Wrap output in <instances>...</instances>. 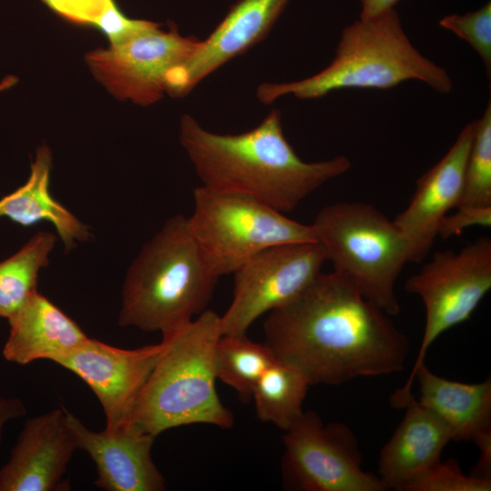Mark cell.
<instances>
[{"label":"cell","mask_w":491,"mask_h":491,"mask_svg":"<svg viewBox=\"0 0 491 491\" xmlns=\"http://www.w3.org/2000/svg\"><path fill=\"white\" fill-rule=\"evenodd\" d=\"M267 314L264 343L310 386L400 372L410 349L388 315L334 271Z\"/></svg>","instance_id":"cell-1"},{"label":"cell","mask_w":491,"mask_h":491,"mask_svg":"<svg viewBox=\"0 0 491 491\" xmlns=\"http://www.w3.org/2000/svg\"><path fill=\"white\" fill-rule=\"evenodd\" d=\"M179 139L202 185L253 197L284 214L352 165L343 155L302 160L287 141L276 109L240 134L213 133L184 115Z\"/></svg>","instance_id":"cell-2"},{"label":"cell","mask_w":491,"mask_h":491,"mask_svg":"<svg viewBox=\"0 0 491 491\" xmlns=\"http://www.w3.org/2000/svg\"><path fill=\"white\" fill-rule=\"evenodd\" d=\"M218 278L187 216H171L126 272L118 323L162 336L171 334L206 310Z\"/></svg>","instance_id":"cell-3"},{"label":"cell","mask_w":491,"mask_h":491,"mask_svg":"<svg viewBox=\"0 0 491 491\" xmlns=\"http://www.w3.org/2000/svg\"><path fill=\"white\" fill-rule=\"evenodd\" d=\"M221 316L205 310L163 336V352L145 383L128 425L156 437L186 425L230 428L233 414L215 389V350L222 336Z\"/></svg>","instance_id":"cell-4"},{"label":"cell","mask_w":491,"mask_h":491,"mask_svg":"<svg viewBox=\"0 0 491 491\" xmlns=\"http://www.w3.org/2000/svg\"><path fill=\"white\" fill-rule=\"evenodd\" d=\"M406 80L421 81L441 94L453 89L446 70L412 45L393 8L346 26L334 59L317 74L289 83L260 84L256 96L267 105L287 95L317 99L339 89H387Z\"/></svg>","instance_id":"cell-5"},{"label":"cell","mask_w":491,"mask_h":491,"mask_svg":"<svg viewBox=\"0 0 491 491\" xmlns=\"http://www.w3.org/2000/svg\"><path fill=\"white\" fill-rule=\"evenodd\" d=\"M311 225L333 271L386 314L397 315L396 284L409 246L394 221L370 204L347 201L323 207Z\"/></svg>","instance_id":"cell-6"},{"label":"cell","mask_w":491,"mask_h":491,"mask_svg":"<svg viewBox=\"0 0 491 491\" xmlns=\"http://www.w3.org/2000/svg\"><path fill=\"white\" fill-rule=\"evenodd\" d=\"M193 201L187 217L191 233L219 277L268 247L316 242L312 225L245 195L201 185L194 189Z\"/></svg>","instance_id":"cell-7"},{"label":"cell","mask_w":491,"mask_h":491,"mask_svg":"<svg viewBox=\"0 0 491 491\" xmlns=\"http://www.w3.org/2000/svg\"><path fill=\"white\" fill-rule=\"evenodd\" d=\"M491 288V239L480 236L460 250L436 251L410 276L406 292L418 296L426 309L420 347L406 383L390 397L395 408H404L413 396L416 369L425 362L434 341L447 329L470 318Z\"/></svg>","instance_id":"cell-8"},{"label":"cell","mask_w":491,"mask_h":491,"mask_svg":"<svg viewBox=\"0 0 491 491\" xmlns=\"http://www.w3.org/2000/svg\"><path fill=\"white\" fill-rule=\"evenodd\" d=\"M200 40L182 35L175 25L162 30L142 19L130 32L85 56L91 72L118 99L146 106L169 94L176 72Z\"/></svg>","instance_id":"cell-9"},{"label":"cell","mask_w":491,"mask_h":491,"mask_svg":"<svg viewBox=\"0 0 491 491\" xmlns=\"http://www.w3.org/2000/svg\"><path fill=\"white\" fill-rule=\"evenodd\" d=\"M284 432L282 475L290 489L386 490L378 476L362 468L356 436L346 425H325L316 413L307 411Z\"/></svg>","instance_id":"cell-10"},{"label":"cell","mask_w":491,"mask_h":491,"mask_svg":"<svg viewBox=\"0 0 491 491\" xmlns=\"http://www.w3.org/2000/svg\"><path fill=\"white\" fill-rule=\"evenodd\" d=\"M326 261L317 242L277 245L249 258L233 273V299L220 317L222 335L246 334L259 316L296 296Z\"/></svg>","instance_id":"cell-11"},{"label":"cell","mask_w":491,"mask_h":491,"mask_svg":"<svg viewBox=\"0 0 491 491\" xmlns=\"http://www.w3.org/2000/svg\"><path fill=\"white\" fill-rule=\"evenodd\" d=\"M164 349V343L118 348L88 337L55 363L80 377L97 396L109 431L126 426L137 397Z\"/></svg>","instance_id":"cell-12"},{"label":"cell","mask_w":491,"mask_h":491,"mask_svg":"<svg viewBox=\"0 0 491 491\" xmlns=\"http://www.w3.org/2000/svg\"><path fill=\"white\" fill-rule=\"evenodd\" d=\"M475 122L467 124L446 154L416 181L407 206L393 220L409 246V263L430 252L443 218L459 205Z\"/></svg>","instance_id":"cell-13"},{"label":"cell","mask_w":491,"mask_h":491,"mask_svg":"<svg viewBox=\"0 0 491 491\" xmlns=\"http://www.w3.org/2000/svg\"><path fill=\"white\" fill-rule=\"evenodd\" d=\"M77 444L56 408L27 419L8 461L0 467V491L64 490L63 476Z\"/></svg>","instance_id":"cell-14"},{"label":"cell","mask_w":491,"mask_h":491,"mask_svg":"<svg viewBox=\"0 0 491 491\" xmlns=\"http://www.w3.org/2000/svg\"><path fill=\"white\" fill-rule=\"evenodd\" d=\"M288 1L237 0L176 72L169 95H186L209 75L262 41Z\"/></svg>","instance_id":"cell-15"},{"label":"cell","mask_w":491,"mask_h":491,"mask_svg":"<svg viewBox=\"0 0 491 491\" xmlns=\"http://www.w3.org/2000/svg\"><path fill=\"white\" fill-rule=\"evenodd\" d=\"M77 448L85 450L97 469L95 485L107 491H162L165 477L151 456L155 437L131 426L115 431L88 429L66 410Z\"/></svg>","instance_id":"cell-16"},{"label":"cell","mask_w":491,"mask_h":491,"mask_svg":"<svg viewBox=\"0 0 491 491\" xmlns=\"http://www.w3.org/2000/svg\"><path fill=\"white\" fill-rule=\"evenodd\" d=\"M405 408L404 419L379 456L378 476L386 490L404 491L441 460L443 449L453 441L449 427L414 396Z\"/></svg>","instance_id":"cell-17"},{"label":"cell","mask_w":491,"mask_h":491,"mask_svg":"<svg viewBox=\"0 0 491 491\" xmlns=\"http://www.w3.org/2000/svg\"><path fill=\"white\" fill-rule=\"evenodd\" d=\"M417 400L451 430L453 441L473 440L481 455L491 454V379L466 384L431 372L425 362L416 369Z\"/></svg>","instance_id":"cell-18"},{"label":"cell","mask_w":491,"mask_h":491,"mask_svg":"<svg viewBox=\"0 0 491 491\" xmlns=\"http://www.w3.org/2000/svg\"><path fill=\"white\" fill-rule=\"evenodd\" d=\"M8 323L9 335L2 353L5 360L18 365L38 359L55 362L88 339L71 317L38 291Z\"/></svg>","instance_id":"cell-19"},{"label":"cell","mask_w":491,"mask_h":491,"mask_svg":"<svg viewBox=\"0 0 491 491\" xmlns=\"http://www.w3.org/2000/svg\"><path fill=\"white\" fill-rule=\"evenodd\" d=\"M52 154L48 146L36 151L25 184L0 199V217H7L24 226L48 221L55 227L66 251L76 242L86 241L88 227L56 201L49 191Z\"/></svg>","instance_id":"cell-20"},{"label":"cell","mask_w":491,"mask_h":491,"mask_svg":"<svg viewBox=\"0 0 491 491\" xmlns=\"http://www.w3.org/2000/svg\"><path fill=\"white\" fill-rule=\"evenodd\" d=\"M310 384L292 365L276 358L256 382L252 398L257 417L287 430L303 414Z\"/></svg>","instance_id":"cell-21"},{"label":"cell","mask_w":491,"mask_h":491,"mask_svg":"<svg viewBox=\"0 0 491 491\" xmlns=\"http://www.w3.org/2000/svg\"><path fill=\"white\" fill-rule=\"evenodd\" d=\"M55 241L53 233L38 232L0 262V317L8 319L37 291L39 271L48 265Z\"/></svg>","instance_id":"cell-22"},{"label":"cell","mask_w":491,"mask_h":491,"mask_svg":"<svg viewBox=\"0 0 491 491\" xmlns=\"http://www.w3.org/2000/svg\"><path fill=\"white\" fill-rule=\"evenodd\" d=\"M276 358L265 343L255 342L246 334L222 335L215 350L216 378L248 401L256 382Z\"/></svg>","instance_id":"cell-23"},{"label":"cell","mask_w":491,"mask_h":491,"mask_svg":"<svg viewBox=\"0 0 491 491\" xmlns=\"http://www.w3.org/2000/svg\"><path fill=\"white\" fill-rule=\"evenodd\" d=\"M461 199L458 206H491V105L474 121ZM457 206V207H458Z\"/></svg>","instance_id":"cell-24"},{"label":"cell","mask_w":491,"mask_h":491,"mask_svg":"<svg viewBox=\"0 0 491 491\" xmlns=\"http://www.w3.org/2000/svg\"><path fill=\"white\" fill-rule=\"evenodd\" d=\"M51 11L71 24L96 28L110 41L139 25L126 16L115 0H41Z\"/></svg>","instance_id":"cell-25"},{"label":"cell","mask_w":491,"mask_h":491,"mask_svg":"<svg viewBox=\"0 0 491 491\" xmlns=\"http://www.w3.org/2000/svg\"><path fill=\"white\" fill-rule=\"evenodd\" d=\"M439 25L467 42L481 57L488 77L491 71V4L464 15H448Z\"/></svg>","instance_id":"cell-26"},{"label":"cell","mask_w":491,"mask_h":491,"mask_svg":"<svg viewBox=\"0 0 491 491\" xmlns=\"http://www.w3.org/2000/svg\"><path fill=\"white\" fill-rule=\"evenodd\" d=\"M491 479L462 473L457 462L441 460L408 484L404 491H490Z\"/></svg>","instance_id":"cell-27"},{"label":"cell","mask_w":491,"mask_h":491,"mask_svg":"<svg viewBox=\"0 0 491 491\" xmlns=\"http://www.w3.org/2000/svg\"><path fill=\"white\" fill-rule=\"evenodd\" d=\"M456 211L446 215L438 228L437 237L446 240L460 235L470 226L489 227L491 225V206H458Z\"/></svg>","instance_id":"cell-28"},{"label":"cell","mask_w":491,"mask_h":491,"mask_svg":"<svg viewBox=\"0 0 491 491\" xmlns=\"http://www.w3.org/2000/svg\"><path fill=\"white\" fill-rule=\"evenodd\" d=\"M25 414V406L19 398L0 396V442L5 425L9 420L22 417Z\"/></svg>","instance_id":"cell-29"},{"label":"cell","mask_w":491,"mask_h":491,"mask_svg":"<svg viewBox=\"0 0 491 491\" xmlns=\"http://www.w3.org/2000/svg\"><path fill=\"white\" fill-rule=\"evenodd\" d=\"M361 4L360 19H369L393 9L399 0H359Z\"/></svg>","instance_id":"cell-30"}]
</instances>
